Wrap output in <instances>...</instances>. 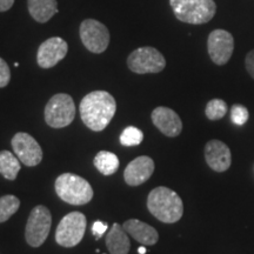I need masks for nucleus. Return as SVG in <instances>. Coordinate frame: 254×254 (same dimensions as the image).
<instances>
[{"label":"nucleus","instance_id":"f257e3e1","mask_svg":"<svg viewBox=\"0 0 254 254\" xmlns=\"http://www.w3.org/2000/svg\"><path fill=\"white\" fill-rule=\"evenodd\" d=\"M81 120L88 128L100 132L107 127L117 111L116 99L106 91H93L85 95L80 106Z\"/></svg>","mask_w":254,"mask_h":254},{"label":"nucleus","instance_id":"f03ea898","mask_svg":"<svg viewBox=\"0 0 254 254\" xmlns=\"http://www.w3.org/2000/svg\"><path fill=\"white\" fill-rule=\"evenodd\" d=\"M147 208L153 217L165 224L179 221L184 214L182 198L174 190L164 186L151 190L147 198Z\"/></svg>","mask_w":254,"mask_h":254},{"label":"nucleus","instance_id":"7ed1b4c3","mask_svg":"<svg viewBox=\"0 0 254 254\" xmlns=\"http://www.w3.org/2000/svg\"><path fill=\"white\" fill-rule=\"evenodd\" d=\"M170 4L177 19L186 24H206L217 12L214 0H170Z\"/></svg>","mask_w":254,"mask_h":254},{"label":"nucleus","instance_id":"20e7f679","mask_svg":"<svg viewBox=\"0 0 254 254\" xmlns=\"http://www.w3.org/2000/svg\"><path fill=\"white\" fill-rule=\"evenodd\" d=\"M56 192L63 201L74 206L87 204L93 198L90 183L73 173H64L57 178Z\"/></svg>","mask_w":254,"mask_h":254},{"label":"nucleus","instance_id":"39448f33","mask_svg":"<svg viewBox=\"0 0 254 254\" xmlns=\"http://www.w3.org/2000/svg\"><path fill=\"white\" fill-rule=\"evenodd\" d=\"M75 117V105L71 95L58 93L53 95L46 104L45 120L53 128L68 126Z\"/></svg>","mask_w":254,"mask_h":254},{"label":"nucleus","instance_id":"423d86ee","mask_svg":"<svg viewBox=\"0 0 254 254\" xmlns=\"http://www.w3.org/2000/svg\"><path fill=\"white\" fill-rule=\"evenodd\" d=\"M87 220L81 212H71L60 220L56 231V241L63 247H74L84 238Z\"/></svg>","mask_w":254,"mask_h":254},{"label":"nucleus","instance_id":"0eeeda50","mask_svg":"<svg viewBox=\"0 0 254 254\" xmlns=\"http://www.w3.org/2000/svg\"><path fill=\"white\" fill-rule=\"evenodd\" d=\"M51 225L52 217L46 206L39 205L32 209L25 228V238L28 245L32 247L43 245L49 237Z\"/></svg>","mask_w":254,"mask_h":254},{"label":"nucleus","instance_id":"6e6552de","mask_svg":"<svg viewBox=\"0 0 254 254\" xmlns=\"http://www.w3.org/2000/svg\"><path fill=\"white\" fill-rule=\"evenodd\" d=\"M127 66L138 74L159 73L166 66V60L157 49L145 46L133 51L127 58Z\"/></svg>","mask_w":254,"mask_h":254},{"label":"nucleus","instance_id":"1a4fd4ad","mask_svg":"<svg viewBox=\"0 0 254 254\" xmlns=\"http://www.w3.org/2000/svg\"><path fill=\"white\" fill-rule=\"evenodd\" d=\"M84 46L92 53H103L110 45L109 28L95 19H85L79 28Z\"/></svg>","mask_w":254,"mask_h":254},{"label":"nucleus","instance_id":"9d476101","mask_svg":"<svg viewBox=\"0 0 254 254\" xmlns=\"http://www.w3.org/2000/svg\"><path fill=\"white\" fill-rule=\"evenodd\" d=\"M12 148L20 163L25 166H37L43 159V150L33 136L25 132H19L12 138Z\"/></svg>","mask_w":254,"mask_h":254},{"label":"nucleus","instance_id":"9b49d317","mask_svg":"<svg viewBox=\"0 0 254 254\" xmlns=\"http://www.w3.org/2000/svg\"><path fill=\"white\" fill-rule=\"evenodd\" d=\"M207 50L212 62L217 65H225L233 55V36L225 30L212 31L208 36Z\"/></svg>","mask_w":254,"mask_h":254},{"label":"nucleus","instance_id":"f8f14e48","mask_svg":"<svg viewBox=\"0 0 254 254\" xmlns=\"http://www.w3.org/2000/svg\"><path fill=\"white\" fill-rule=\"evenodd\" d=\"M68 45L63 38L52 37L44 41L37 52V63L41 68H51L65 58Z\"/></svg>","mask_w":254,"mask_h":254},{"label":"nucleus","instance_id":"ddd939ff","mask_svg":"<svg viewBox=\"0 0 254 254\" xmlns=\"http://www.w3.org/2000/svg\"><path fill=\"white\" fill-rule=\"evenodd\" d=\"M154 172V161L153 159L147 155L135 158L131 163L127 165L124 178L127 185L139 186L150 179Z\"/></svg>","mask_w":254,"mask_h":254},{"label":"nucleus","instance_id":"4468645a","mask_svg":"<svg viewBox=\"0 0 254 254\" xmlns=\"http://www.w3.org/2000/svg\"><path fill=\"white\" fill-rule=\"evenodd\" d=\"M151 118L157 128L165 135L173 138V136H178L182 133V119L173 110L168 109V107L159 106L154 109Z\"/></svg>","mask_w":254,"mask_h":254},{"label":"nucleus","instance_id":"2eb2a0df","mask_svg":"<svg viewBox=\"0 0 254 254\" xmlns=\"http://www.w3.org/2000/svg\"><path fill=\"white\" fill-rule=\"evenodd\" d=\"M205 159L208 166L215 172H225L232 163L230 148L220 140H211L206 144Z\"/></svg>","mask_w":254,"mask_h":254},{"label":"nucleus","instance_id":"dca6fc26","mask_svg":"<svg viewBox=\"0 0 254 254\" xmlns=\"http://www.w3.org/2000/svg\"><path fill=\"white\" fill-rule=\"evenodd\" d=\"M123 227L129 236L134 238L141 245L152 246L157 244L159 240L157 230L152 227L151 225L138 220V219H129V220L124 222Z\"/></svg>","mask_w":254,"mask_h":254},{"label":"nucleus","instance_id":"f3484780","mask_svg":"<svg viewBox=\"0 0 254 254\" xmlns=\"http://www.w3.org/2000/svg\"><path fill=\"white\" fill-rule=\"evenodd\" d=\"M27 8L31 17L40 24L47 23L59 11L57 0H27Z\"/></svg>","mask_w":254,"mask_h":254},{"label":"nucleus","instance_id":"a211bd4d","mask_svg":"<svg viewBox=\"0 0 254 254\" xmlns=\"http://www.w3.org/2000/svg\"><path fill=\"white\" fill-rule=\"evenodd\" d=\"M106 246L111 254H128L131 243L127 232L119 224H113L106 237Z\"/></svg>","mask_w":254,"mask_h":254},{"label":"nucleus","instance_id":"6ab92c4d","mask_svg":"<svg viewBox=\"0 0 254 254\" xmlns=\"http://www.w3.org/2000/svg\"><path fill=\"white\" fill-rule=\"evenodd\" d=\"M21 165L17 155L9 151L0 152V174L7 180H15Z\"/></svg>","mask_w":254,"mask_h":254},{"label":"nucleus","instance_id":"aec40b11","mask_svg":"<svg viewBox=\"0 0 254 254\" xmlns=\"http://www.w3.org/2000/svg\"><path fill=\"white\" fill-rule=\"evenodd\" d=\"M93 164L95 168L104 176H112L118 171L119 168V159L112 152L100 151L99 153L94 157Z\"/></svg>","mask_w":254,"mask_h":254},{"label":"nucleus","instance_id":"412c9836","mask_svg":"<svg viewBox=\"0 0 254 254\" xmlns=\"http://www.w3.org/2000/svg\"><path fill=\"white\" fill-rule=\"evenodd\" d=\"M20 207V200L17 196L7 194L0 198V222L7 221Z\"/></svg>","mask_w":254,"mask_h":254},{"label":"nucleus","instance_id":"4be33fe9","mask_svg":"<svg viewBox=\"0 0 254 254\" xmlns=\"http://www.w3.org/2000/svg\"><path fill=\"white\" fill-rule=\"evenodd\" d=\"M206 117L209 120H219L227 113V104L221 99H212L206 105Z\"/></svg>","mask_w":254,"mask_h":254},{"label":"nucleus","instance_id":"5701e85b","mask_svg":"<svg viewBox=\"0 0 254 254\" xmlns=\"http://www.w3.org/2000/svg\"><path fill=\"white\" fill-rule=\"evenodd\" d=\"M144 140V133L134 126H128L120 135V142L124 146H136Z\"/></svg>","mask_w":254,"mask_h":254},{"label":"nucleus","instance_id":"b1692460","mask_svg":"<svg viewBox=\"0 0 254 254\" xmlns=\"http://www.w3.org/2000/svg\"><path fill=\"white\" fill-rule=\"evenodd\" d=\"M249 111L243 105H233L231 109V120L236 125H244L249 120Z\"/></svg>","mask_w":254,"mask_h":254},{"label":"nucleus","instance_id":"393cba45","mask_svg":"<svg viewBox=\"0 0 254 254\" xmlns=\"http://www.w3.org/2000/svg\"><path fill=\"white\" fill-rule=\"evenodd\" d=\"M9 80H11V71H9L7 63L0 58V88L7 86Z\"/></svg>","mask_w":254,"mask_h":254},{"label":"nucleus","instance_id":"a878e982","mask_svg":"<svg viewBox=\"0 0 254 254\" xmlns=\"http://www.w3.org/2000/svg\"><path fill=\"white\" fill-rule=\"evenodd\" d=\"M107 224L104 221H95L93 224V226H92V233H93V236L95 237V239H99L104 236L105 232L107 231Z\"/></svg>","mask_w":254,"mask_h":254},{"label":"nucleus","instance_id":"bb28decb","mask_svg":"<svg viewBox=\"0 0 254 254\" xmlns=\"http://www.w3.org/2000/svg\"><path fill=\"white\" fill-rule=\"evenodd\" d=\"M245 64H246L247 71H249L251 77L254 79V50L251 51L249 55L246 56Z\"/></svg>","mask_w":254,"mask_h":254},{"label":"nucleus","instance_id":"cd10ccee","mask_svg":"<svg viewBox=\"0 0 254 254\" xmlns=\"http://www.w3.org/2000/svg\"><path fill=\"white\" fill-rule=\"evenodd\" d=\"M14 4V0H0V12H6Z\"/></svg>","mask_w":254,"mask_h":254},{"label":"nucleus","instance_id":"c85d7f7f","mask_svg":"<svg viewBox=\"0 0 254 254\" xmlns=\"http://www.w3.org/2000/svg\"><path fill=\"white\" fill-rule=\"evenodd\" d=\"M138 253L139 254H145L146 253V249L144 246H141V247H139L138 249Z\"/></svg>","mask_w":254,"mask_h":254}]
</instances>
